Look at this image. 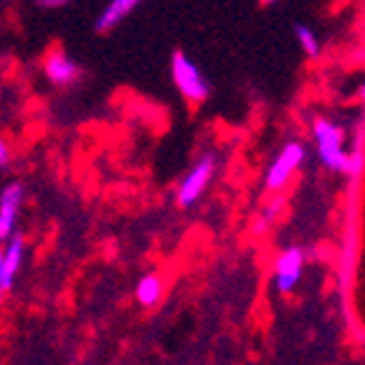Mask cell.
<instances>
[{"label": "cell", "mask_w": 365, "mask_h": 365, "mask_svg": "<svg viewBox=\"0 0 365 365\" xmlns=\"http://www.w3.org/2000/svg\"><path fill=\"white\" fill-rule=\"evenodd\" d=\"M312 135L322 165L332 173H350V155L345 153V132L327 117H317L312 125Z\"/></svg>", "instance_id": "6da1fadb"}, {"label": "cell", "mask_w": 365, "mask_h": 365, "mask_svg": "<svg viewBox=\"0 0 365 365\" xmlns=\"http://www.w3.org/2000/svg\"><path fill=\"white\" fill-rule=\"evenodd\" d=\"M170 74H173V81H175L178 91H180L182 97L188 99V102H203L208 97V81L205 76L200 74V68L190 61L188 56L182 51H175L173 53V61H170Z\"/></svg>", "instance_id": "7a4b0ae2"}, {"label": "cell", "mask_w": 365, "mask_h": 365, "mask_svg": "<svg viewBox=\"0 0 365 365\" xmlns=\"http://www.w3.org/2000/svg\"><path fill=\"white\" fill-rule=\"evenodd\" d=\"M304 163V145L302 143H287L282 153L274 158V163L267 170V188L269 190H282L289 185L294 173Z\"/></svg>", "instance_id": "3957f363"}, {"label": "cell", "mask_w": 365, "mask_h": 365, "mask_svg": "<svg viewBox=\"0 0 365 365\" xmlns=\"http://www.w3.org/2000/svg\"><path fill=\"white\" fill-rule=\"evenodd\" d=\"M213 173H216V158L213 155H203L188 170V175L182 178L180 188H178V203L182 208L193 205L203 195V190L208 188V182L213 180Z\"/></svg>", "instance_id": "277c9868"}, {"label": "cell", "mask_w": 365, "mask_h": 365, "mask_svg": "<svg viewBox=\"0 0 365 365\" xmlns=\"http://www.w3.org/2000/svg\"><path fill=\"white\" fill-rule=\"evenodd\" d=\"M304 269V251L302 249H287L279 254L277 264H274V287L279 294H289L299 279H302Z\"/></svg>", "instance_id": "5b68a950"}, {"label": "cell", "mask_w": 365, "mask_h": 365, "mask_svg": "<svg viewBox=\"0 0 365 365\" xmlns=\"http://www.w3.org/2000/svg\"><path fill=\"white\" fill-rule=\"evenodd\" d=\"M21 200H23L21 182H11V185L0 193V244H6V241L13 236Z\"/></svg>", "instance_id": "8992f818"}, {"label": "cell", "mask_w": 365, "mask_h": 365, "mask_svg": "<svg viewBox=\"0 0 365 365\" xmlns=\"http://www.w3.org/2000/svg\"><path fill=\"white\" fill-rule=\"evenodd\" d=\"M43 68H46V76H48L53 84H71V81H76V79H79V74H81L79 66H76V63L61 51L48 53Z\"/></svg>", "instance_id": "52a82bcc"}, {"label": "cell", "mask_w": 365, "mask_h": 365, "mask_svg": "<svg viewBox=\"0 0 365 365\" xmlns=\"http://www.w3.org/2000/svg\"><path fill=\"white\" fill-rule=\"evenodd\" d=\"M140 3H143V0H112V3H109V6L102 11V16H99L97 31H99V34H107V31H112L114 26L125 21V18L130 16V13L135 11Z\"/></svg>", "instance_id": "ba28073f"}, {"label": "cell", "mask_w": 365, "mask_h": 365, "mask_svg": "<svg viewBox=\"0 0 365 365\" xmlns=\"http://www.w3.org/2000/svg\"><path fill=\"white\" fill-rule=\"evenodd\" d=\"M21 262H23V236L13 234L11 239L6 241V249H3V269H6L8 289L13 287V279H16L18 269H21Z\"/></svg>", "instance_id": "9c48e42d"}, {"label": "cell", "mask_w": 365, "mask_h": 365, "mask_svg": "<svg viewBox=\"0 0 365 365\" xmlns=\"http://www.w3.org/2000/svg\"><path fill=\"white\" fill-rule=\"evenodd\" d=\"M160 297H163V279L155 277V274L143 277L140 284H137V302L145 304V307H153V304L160 302Z\"/></svg>", "instance_id": "30bf717a"}, {"label": "cell", "mask_w": 365, "mask_h": 365, "mask_svg": "<svg viewBox=\"0 0 365 365\" xmlns=\"http://www.w3.org/2000/svg\"><path fill=\"white\" fill-rule=\"evenodd\" d=\"M294 36H297V41H299V46H302V51L307 53L309 58L319 56V38H317V34L309 29V26H304V23H297Z\"/></svg>", "instance_id": "8fae6325"}, {"label": "cell", "mask_w": 365, "mask_h": 365, "mask_svg": "<svg viewBox=\"0 0 365 365\" xmlns=\"http://www.w3.org/2000/svg\"><path fill=\"white\" fill-rule=\"evenodd\" d=\"M282 208H284V200H282V198L272 200V205H269V208H267V213H264V218H262V221H259V231H262V228L267 226V223H272L274 218H277V213L282 211Z\"/></svg>", "instance_id": "7c38bea8"}, {"label": "cell", "mask_w": 365, "mask_h": 365, "mask_svg": "<svg viewBox=\"0 0 365 365\" xmlns=\"http://www.w3.org/2000/svg\"><path fill=\"white\" fill-rule=\"evenodd\" d=\"M8 292V284H6V269H3V249H0V297Z\"/></svg>", "instance_id": "4fadbf2b"}, {"label": "cell", "mask_w": 365, "mask_h": 365, "mask_svg": "<svg viewBox=\"0 0 365 365\" xmlns=\"http://www.w3.org/2000/svg\"><path fill=\"white\" fill-rule=\"evenodd\" d=\"M66 3L68 0H38V6H43V8H63Z\"/></svg>", "instance_id": "5bb4252c"}, {"label": "cell", "mask_w": 365, "mask_h": 365, "mask_svg": "<svg viewBox=\"0 0 365 365\" xmlns=\"http://www.w3.org/2000/svg\"><path fill=\"white\" fill-rule=\"evenodd\" d=\"M8 158H11V153H8V145L3 143V140H0V168L6 165V163H8Z\"/></svg>", "instance_id": "9a60e30c"}, {"label": "cell", "mask_w": 365, "mask_h": 365, "mask_svg": "<svg viewBox=\"0 0 365 365\" xmlns=\"http://www.w3.org/2000/svg\"><path fill=\"white\" fill-rule=\"evenodd\" d=\"M358 97H360V102L365 104V81H363V84H360V89H358Z\"/></svg>", "instance_id": "2e32d148"}, {"label": "cell", "mask_w": 365, "mask_h": 365, "mask_svg": "<svg viewBox=\"0 0 365 365\" xmlns=\"http://www.w3.org/2000/svg\"><path fill=\"white\" fill-rule=\"evenodd\" d=\"M262 3H274V0H262Z\"/></svg>", "instance_id": "e0dca14e"}]
</instances>
